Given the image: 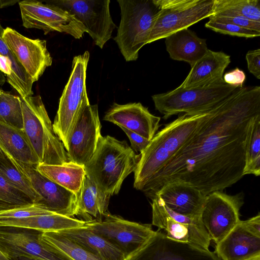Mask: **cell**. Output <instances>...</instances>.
<instances>
[{
    "instance_id": "1",
    "label": "cell",
    "mask_w": 260,
    "mask_h": 260,
    "mask_svg": "<svg viewBox=\"0 0 260 260\" xmlns=\"http://www.w3.org/2000/svg\"><path fill=\"white\" fill-rule=\"evenodd\" d=\"M260 116V87H238L212 107L193 137L142 190L152 198L165 183L191 185L206 196L243 176L252 125Z\"/></svg>"
},
{
    "instance_id": "2",
    "label": "cell",
    "mask_w": 260,
    "mask_h": 260,
    "mask_svg": "<svg viewBox=\"0 0 260 260\" xmlns=\"http://www.w3.org/2000/svg\"><path fill=\"white\" fill-rule=\"evenodd\" d=\"M211 109L180 115L155 134L139 155L134 172V186L136 189L142 190L152 177L189 141L205 120Z\"/></svg>"
},
{
    "instance_id": "3",
    "label": "cell",
    "mask_w": 260,
    "mask_h": 260,
    "mask_svg": "<svg viewBox=\"0 0 260 260\" xmlns=\"http://www.w3.org/2000/svg\"><path fill=\"white\" fill-rule=\"evenodd\" d=\"M139 157L125 141L102 136L84 165L86 175L104 193L116 194L126 177L134 172Z\"/></svg>"
},
{
    "instance_id": "4",
    "label": "cell",
    "mask_w": 260,
    "mask_h": 260,
    "mask_svg": "<svg viewBox=\"0 0 260 260\" xmlns=\"http://www.w3.org/2000/svg\"><path fill=\"white\" fill-rule=\"evenodd\" d=\"M21 100L23 131L40 164L62 165L70 161L63 143L54 133L41 97L30 96Z\"/></svg>"
},
{
    "instance_id": "5",
    "label": "cell",
    "mask_w": 260,
    "mask_h": 260,
    "mask_svg": "<svg viewBox=\"0 0 260 260\" xmlns=\"http://www.w3.org/2000/svg\"><path fill=\"white\" fill-rule=\"evenodd\" d=\"M121 19L114 38L126 61H135L147 44L158 12L154 0H118Z\"/></svg>"
},
{
    "instance_id": "6",
    "label": "cell",
    "mask_w": 260,
    "mask_h": 260,
    "mask_svg": "<svg viewBox=\"0 0 260 260\" xmlns=\"http://www.w3.org/2000/svg\"><path fill=\"white\" fill-rule=\"evenodd\" d=\"M238 87L223 80L204 86L182 88L152 96L155 109L165 119L181 113H196L211 109L232 94Z\"/></svg>"
},
{
    "instance_id": "7",
    "label": "cell",
    "mask_w": 260,
    "mask_h": 260,
    "mask_svg": "<svg viewBox=\"0 0 260 260\" xmlns=\"http://www.w3.org/2000/svg\"><path fill=\"white\" fill-rule=\"evenodd\" d=\"M89 53L74 57L72 71L59 102L52 124L55 134L66 149L74 125L82 108L89 104L86 88V70Z\"/></svg>"
},
{
    "instance_id": "8",
    "label": "cell",
    "mask_w": 260,
    "mask_h": 260,
    "mask_svg": "<svg viewBox=\"0 0 260 260\" xmlns=\"http://www.w3.org/2000/svg\"><path fill=\"white\" fill-rule=\"evenodd\" d=\"M158 8L147 44L214 15V0H154Z\"/></svg>"
},
{
    "instance_id": "9",
    "label": "cell",
    "mask_w": 260,
    "mask_h": 260,
    "mask_svg": "<svg viewBox=\"0 0 260 260\" xmlns=\"http://www.w3.org/2000/svg\"><path fill=\"white\" fill-rule=\"evenodd\" d=\"M84 226L116 247L126 260L141 249L155 233L152 224L131 221L109 212L100 219L85 221Z\"/></svg>"
},
{
    "instance_id": "10",
    "label": "cell",
    "mask_w": 260,
    "mask_h": 260,
    "mask_svg": "<svg viewBox=\"0 0 260 260\" xmlns=\"http://www.w3.org/2000/svg\"><path fill=\"white\" fill-rule=\"evenodd\" d=\"M152 200V225L163 230L167 237L209 250L210 237L200 216H185L168 208L158 196Z\"/></svg>"
},
{
    "instance_id": "11",
    "label": "cell",
    "mask_w": 260,
    "mask_h": 260,
    "mask_svg": "<svg viewBox=\"0 0 260 260\" xmlns=\"http://www.w3.org/2000/svg\"><path fill=\"white\" fill-rule=\"evenodd\" d=\"M46 3L29 0L19 2L24 27L42 30L45 35L58 31L69 34L75 39L83 37L85 28L74 15L56 5Z\"/></svg>"
},
{
    "instance_id": "12",
    "label": "cell",
    "mask_w": 260,
    "mask_h": 260,
    "mask_svg": "<svg viewBox=\"0 0 260 260\" xmlns=\"http://www.w3.org/2000/svg\"><path fill=\"white\" fill-rule=\"evenodd\" d=\"M242 193L229 195L215 191L206 196L201 220L211 240L219 242L240 221V210L244 204Z\"/></svg>"
},
{
    "instance_id": "13",
    "label": "cell",
    "mask_w": 260,
    "mask_h": 260,
    "mask_svg": "<svg viewBox=\"0 0 260 260\" xmlns=\"http://www.w3.org/2000/svg\"><path fill=\"white\" fill-rule=\"evenodd\" d=\"M67 11L84 25L94 44L103 48L116 25L110 12V0H58L49 1Z\"/></svg>"
},
{
    "instance_id": "14",
    "label": "cell",
    "mask_w": 260,
    "mask_h": 260,
    "mask_svg": "<svg viewBox=\"0 0 260 260\" xmlns=\"http://www.w3.org/2000/svg\"><path fill=\"white\" fill-rule=\"evenodd\" d=\"M10 159L28 179L37 194L39 199L36 204L53 213L72 217L76 216L77 198L75 193L41 174L36 166Z\"/></svg>"
},
{
    "instance_id": "15",
    "label": "cell",
    "mask_w": 260,
    "mask_h": 260,
    "mask_svg": "<svg viewBox=\"0 0 260 260\" xmlns=\"http://www.w3.org/2000/svg\"><path fill=\"white\" fill-rule=\"evenodd\" d=\"M101 127L98 105H85L74 125L66 148L70 161L82 166L88 162L102 136Z\"/></svg>"
},
{
    "instance_id": "16",
    "label": "cell",
    "mask_w": 260,
    "mask_h": 260,
    "mask_svg": "<svg viewBox=\"0 0 260 260\" xmlns=\"http://www.w3.org/2000/svg\"><path fill=\"white\" fill-rule=\"evenodd\" d=\"M127 260H220L215 252L171 239L155 231L147 243Z\"/></svg>"
},
{
    "instance_id": "17",
    "label": "cell",
    "mask_w": 260,
    "mask_h": 260,
    "mask_svg": "<svg viewBox=\"0 0 260 260\" xmlns=\"http://www.w3.org/2000/svg\"><path fill=\"white\" fill-rule=\"evenodd\" d=\"M3 39L34 82L51 66L52 58L45 40L29 39L9 27L4 29Z\"/></svg>"
},
{
    "instance_id": "18",
    "label": "cell",
    "mask_w": 260,
    "mask_h": 260,
    "mask_svg": "<svg viewBox=\"0 0 260 260\" xmlns=\"http://www.w3.org/2000/svg\"><path fill=\"white\" fill-rule=\"evenodd\" d=\"M42 233L21 227L0 226V251L10 260L22 256L65 260L43 247L40 242Z\"/></svg>"
},
{
    "instance_id": "19",
    "label": "cell",
    "mask_w": 260,
    "mask_h": 260,
    "mask_svg": "<svg viewBox=\"0 0 260 260\" xmlns=\"http://www.w3.org/2000/svg\"><path fill=\"white\" fill-rule=\"evenodd\" d=\"M103 119L129 129L150 141L159 127L160 118L151 114L140 103H114Z\"/></svg>"
},
{
    "instance_id": "20",
    "label": "cell",
    "mask_w": 260,
    "mask_h": 260,
    "mask_svg": "<svg viewBox=\"0 0 260 260\" xmlns=\"http://www.w3.org/2000/svg\"><path fill=\"white\" fill-rule=\"evenodd\" d=\"M156 196L168 208L185 216H200L206 198L197 188L178 181L165 183L153 197Z\"/></svg>"
},
{
    "instance_id": "21",
    "label": "cell",
    "mask_w": 260,
    "mask_h": 260,
    "mask_svg": "<svg viewBox=\"0 0 260 260\" xmlns=\"http://www.w3.org/2000/svg\"><path fill=\"white\" fill-rule=\"evenodd\" d=\"M215 253L220 260H248L260 255V237L249 232L240 220L216 244Z\"/></svg>"
},
{
    "instance_id": "22",
    "label": "cell",
    "mask_w": 260,
    "mask_h": 260,
    "mask_svg": "<svg viewBox=\"0 0 260 260\" xmlns=\"http://www.w3.org/2000/svg\"><path fill=\"white\" fill-rule=\"evenodd\" d=\"M230 62V55L222 51L208 49L206 54L191 67L188 75L179 87H201L223 80L224 71Z\"/></svg>"
},
{
    "instance_id": "23",
    "label": "cell",
    "mask_w": 260,
    "mask_h": 260,
    "mask_svg": "<svg viewBox=\"0 0 260 260\" xmlns=\"http://www.w3.org/2000/svg\"><path fill=\"white\" fill-rule=\"evenodd\" d=\"M166 50L173 60L188 62L192 67L209 49L206 40L191 30L181 29L165 38Z\"/></svg>"
},
{
    "instance_id": "24",
    "label": "cell",
    "mask_w": 260,
    "mask_h": 260,
    "mask_svg": "<svg viewBox=\"0 0 260 260\" xmlns=\"http://www.w3.org/2000/svg\"><path fill=\"white\" fill-rule=\"evenodd\" d=\"M0 150L12 159L36 166L40 164L23 130L1 120Z\"/></svg>"
},
{
    "instance_id": "25",
    "label": "cell",
    "mask_w": 260,
    "mask_h": 260,
    "mask_svg": "<svg viewBox=\"0 0 260 260\" xmlns=\"http://www.w3.org/2000/svg\"><path fill=\"white\" fill-rule=\"evenodd\" d=\"M111 196L103 192L86 175L78 194L76 216L84 221L100 219L107 213Z\"/></svg>"
},
{
    "instance_id": "26",
    "label": "cell",
    "mask_w": 260,
    "mask_h": 260,
    "mask_svg": "<svg viewBox=\"0 0 260 260\" xmlns=\"http://www.w3.org/2000/svg\"><path fill=\"white\" fill-rule=\"evenodd\" d=\"M59 232L102 260H126L119 249L84 226Z\"/></svg>"
},
{
    "instance_id": "27",
    "label": "cell",
    "mask_w": 260,
    "mask_h": 260,
    "mask_svg": "<svg viewBox=\"0 0 260 260\" xmlns=\"http://www.w3.org/2000/svg\"><path fill=\"white\" fill-rule=\"evenodd\" d=\"M84 223V221L75 217L52 212L19 219L0 221V226L21 227L47 232L82 227Z\"/></svg>"
},
{
    "instance_id": "28",
    "label": "cell",
    "mask_w": 260,
    "mask_h": 260,
    "mask_svg": "<svg viewBox=\"0 0 260 260\" xmlns=\"http://www.w3.org/2000/svg\"><path fill=\"white\" fill-rule=\"evenodd\" d=\"M36 169L52 181L73 192L77 197L86 176L84 166L71 161L62 165L39 164Z\"/></svg>"
},
{
    "instance_id": "29",
    "label": "cell",
    "mask_w": 260,
    "mask_h": 260,
    "mask_svg": "<svg viewBox=\"0 0 260 260\" xmlns=\"http://www.w3.org/2000/svg\"><path fill=\"white\" fill-rule=\"evenodd\" d=\"M40 242L47 250L65 260H102L59 232H42Z\"/></svg>"
},
{
    "instance_id": "30",
    "label": "cell",
    "mask_w": 260,
    "mask_h": 260,
    "mask_svg": "<svg viewBox=\"0 0 260 260\" xmlns=\"http://www.w3.org/2000/svg\"><path fill=\"white\" fill-rule=\"evenodd\" d=\"M4 30V28L0 22V56L7 58L12 65V73L7 81L18 92L21 98L32 96L34 82L5 42Z\"/></svg>"
},
{
    "instance_id": "31",
    "label": "cell",
    "mask_w": 260,
    "mask_h": 260,
    "mask_svg": "<svg viewBox=\"0 0 260 260\" xmlns=\"http://www.w3.org/2000/svg\"><path fill=\"white\" fill-rule=\"evenodd\" d=\"M227 13L260 23L259 0H214V15Z\"/></svg>"
},
{
    "instance_id": "32",
    "label": "cell",
    "mask_w": 260,
    "mask_h": 260,
    "mask_svg": "<svg viewBox=\"0 0 260 260\" xmlns=\"http://www.w3.org/2000/svg\"><path fill=\"white\" fill-rule=\"evenodd\" d=\"M0 120L17 128L23 130L21 100L0 87Z\"/></svg>"
},
{
    "instance_id": "33",
    "label": "cell",
    "mask_w": 260,
    "mask_h": 260,
    "mask_svg": "<svg viewBox=\"0 0 260 260\" xmlns=\"http://www.w3.org/2000/svg\"><path fill=\"white\" fill-rule=\"evenodd\" d=\"M0 175L13 186L28 196L34 204L38 202V196L28 179L6 156L0 157Z\"/></svg>"
},
{
    "instance_id": "34",
    "label": "cell",
    "mask_w": 260,
    "mask_h": 260,
    "mask_svg": "<svg viewBox=\"0 0 260 260\" xmlns=\"http://www.w3.org/2000/svg\"><path fill=\"white\" fill-rule=\"evenodd\" d=\"M260 175V116L254 120L247 143L244 176Z\"/></svg>"
},
{
    "instance_id": "35",
    "label": "cell",
    "mask_w": 260,
    "mask_h": 260,
    "mask_svg": "<svg viewBox=\"0 0 260 260\" xmlns=\"http://www.w3.org/2000/svg\"><path fill=\"white\" fill-rule=\"evenodd\" d=\"M34 204L25 193L13 186L0 175V211Z\"/></svg>"
},
{
    "instance_id": "36",
    "label": "cell",
    "mask_w": 260,
    "mask_h": 260,
    "mask_svg": "<svg viewBox=\"0 0 260 260\" xmlns=\"http://www.w3.org/2000/svg\"><path fill=\"white\" fill-rule=\"evenodd\" d=\"M205 27L215 32L238 37L253 38L259 37L260 32L241 27L233 23L209 18Z\"/></svg>"
},
{
    "instance_id": "37",
    "label": "cell",
    "mask_w": 260,
    "mask_h": 260,
    "mask_svg": "<svg viewBox=\"0 0 260 260\" xmlns=\"http://www.w3.org/2000/svg\"><path fill=\"white\" fill-rule=\"evenodd\" d=\"M52 212L37 204H33L24 207L0 211V221L19 219Z\"/></svg>"
},
{
    "instance_id": "38",
    "label": "cell",
    "mask_w": 260,
    "mask_h": 260,
    "mask_svg": "<svg viewBox=\"0 0 260 260\" xmlns=\"http://www.w3.org/2000/svg\"><path fill=\"white\" fill-rule=\"evenodd\" d=\"M209 18L237 25L243 28L260 32V23L245 17L227 13H220Z\"/></svg>"
},
{
    "instance_id": "39",
    "label": "cell",
    "mask_w": 260,
    "mask_h": 260,
    "mask_svg": "<svg viewBox=\"0 0 260 260\" xmlns=\"http://www.w3.org/2000/svg\"><path fill=\"white\" fill-rule=\"evenodd\" d=\"M249 71L257 79H260V49L250 50L246 55Z\"/></svg>"
},
{
    "instance_id": "40",
    "label": "cell",
    "mask_w": 260,
    "mask_h": 260,
    "mask_svg": "<svg viewBox=\"0 0 260 260\" xmlns=\"http://www.w3.org/2000/svg\"><path fill=\"white\" fill-rule=\"evenodd\" d=\"M128 138L132 149L136 152H142L150 142V141L139 135L124 127H120Z\"/></svg>"
},
{
    "instance_id": "41",
    "label": "cell",
    "mask_w": 260,
    "mask_h": 260,
    "mask_svg": "<svg viewBox=\"0 0 260 260\" xmlns=\"http://www.w3.org/2000/svg\"><path fill=\"white\" fill-rule=\"evenodd\" d=\"M223 81L228 84L242 87L246 79L245 73L238 68L225 73L223 76Z\"/></svg>"
},
{
    "instance_id": "42",
    "label": "cell",
    "mask_w": 260,
    "mask_h": 260,
    "mask_svg": "<svg viewBox=\"0 0 260 260\" xmlns=\"http://www.w3.org/2000/svg\"><path fill=\"white\" fill-rule=\"evenodd\" d=\"M245 228L254 235L260 237V214L242 221Z\"/></svg>"
},
{
    "instance_id": "43",
    "label": "cell",
    "mask_w": 260,
    "mask_h": 260,
    "mask_svg": "<svg viewBox=\"0 0 260 260\" xmlns=\"http://www.w3.org/2000/svg\"><path fill=\"white\" fill-rule=\"evenodd\" d=\"M19 1H0V8L2 9L14 5L16 3H19Z\"/></svg>"
},
{
    "instance_id": "44",
    "label": "cell",
    "mask_w": 260,
    "mask_h": 260,
    "mask_svg": "<svg viewBox=\"0 0 260 260\" xmlns=\"http://www.w3.org/2000/svg\"><path fill=\"white\" fill-rule=\"evenodd\" d=\"M13 260H47L34 257L22 256L14 259Z\"/></svg>"
},
{
    "instance_id": "45",
    "label": "cell",
    "mask_w": 260,
    "mask_h": 260,
    "mask_svg": "<svg viewBox=\"0 0 260 260\" xmlns=\"http://www.w3.org/2000/svg\"><path fill=\"white\" fill-rule=\"evenodd\" d=\"M6 81L5 75L0 71V86L3 85Z\"/></svg>"
},
{
    "instance_id": "46",
    "label": "cell",
    "mask_w": 260,
    "mask_h": 260,
    "mask_svg": "<svg viewBox=\"0 0 260 260\" xmlns=\"http://www.w3.org/2000/svg\"><path fill=\"white\" fill-rule=\"evenodd\" d=\"M0 260H10L7 258L0 251Z\"/></svg>"
},
{
    "instance_id": "47",
    "label": "cell",
    "mask_w": 260,
    "mask_h": 260,
    "mask_svg": "<svg viewBox=\"0 0 260 260\" xmlns=\"http://www.w3.org/2000/svg\"><path fill=\"white\" fill-rule=\"evenodd\" d=\"M248 260H260V255L255 256V257L252 258L251 259H249Z\"/></svg>"
},
{
    "instance_id": "48",
    "label": "cell",
    "mask_w": 260,
    "mask_h": 260,
    "mask_svg": "<svg viewBox=\"0 0 260 260\" xmlns=\"http://www.w3.org/2000/svg\"><path fill=\"white\" fill-rule=\"evenodd\" d=\"M6 155L3 153V152L0 150V157H4Z\"/></svg>"
}]
</instances>
